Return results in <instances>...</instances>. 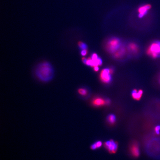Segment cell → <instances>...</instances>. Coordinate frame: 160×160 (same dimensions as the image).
<instances>
[{"label": "cell", "mask_w": 160, "mask_h": 160, "mask_svg": "<svg viewBox=\"0 0 160 160\" xmlns=\"http://www.w3.org/2000/svg\"><path fill=\"white\" fill-rule=\"evenodd\" d=\"M129 48L130 51L134 52H137L138 51L137 46L134 43H131L129 45Z\"/></svg>", "instance_id": "obj_12"}, {"label": "cell", "mask_w": 160, "mask_h": 160, "mask_svg": "<svg viewBox=\"0 0 160 160\" xmlns=\"http://www.w3.org/2000/svg\"><path fill=\"white\" fill-rule=\"evenodd\" d=\"M106 105H109L110 104V101L109 99H106Z\"/></svg>", "instance_id": "obj_18"}, {"label": "cell", "mask_w": 160, "mask_h": 160, "mask_svg": "<svg viewBox=\"0 0 160 160\" xmlns=\"http://www.w3.org/2000/svg\"><path fill=\"white\" fill-rule=\"evenodd\" d=\"M113 70L112 68L104 69L101 70L100 74L101 81L104 83H109L111 80V75L113 74Z\"/></svg>", "instance_id": "obj_4"}, {"label": "cell", "mask_w": 160, "mask_h": 160, "mask_svg": "<svg viewBox=\"0 0 160 160\" xmlns=\"http://www.w3.org/2000/svg\"><path fill=\"white\" fill-rule=\"evenodd\" d=\"M104 146L110 153H115L118 149V144L117 142L111 139L104 143Z\"/></svg>", "instance_id": "obj_5"}, {"label": "cell", "mask_w": 160, "mask_h": 160, "mask_svg": "<svg viewBox=\"0 0 160 160\" xmlns=\"http://www.w3.org/2000/svg\"><path fill=\"white\" fill-rule=\"evenodd\" d=\"M143 94V91L142 90H137V89H134L132 93V96L133 99L135 100L139 101L142 97Z\"/></svg>", "instance_id": "obj_9"}, {"label": "cell", "mask_w": 160, "mask_h": 160, "mask_svg": "<svg viewBox=\"0 0 160 160\" xmlns=\"http://www.w3.org/2000/svg\"><path fill=\"white\" fill-rule=\"evenodd\" d=\"M102 143L101 141H96L91 145L90 148L92 150H95L101 148L102 146Z\"/></svg>", "instance_id": "obj_11"}, {"label": "cell", "mask_w": 160, "mask_h": 160, "mask_svg": "<svg viewBox=\"0 0 160 160\" xmlns=\"http://www.w3.org/2000/svg\"><path fill=\"white\" fill-rule=\"evenodd\" d=\"M151 8L150 4H147L142 6L138 8V12L139 13L138 16L140 18H142L146 15L148 11Z\"/></svg>", "instance_id": "obj_7"}, {"label": "cell", "mask_w": 160, "mask_h": 160, "mask_svg": "<svg viewBox=\"0 0 160 160\" xmlns=\"http://www.w3.org/2000/svg\"><path fill=\"white\" fill-rule=\"evenodd\" d=\"M78 46H79V47L81 48V49H86L87 45L86 44H85L83 42H79L78 43Z\"/></svg>", "instance_id": "obj_15"}, {"label": "cell", "mask_w": 160, "mask_h": 160, "mask_svg": "<svg viewBox=\"0 0 160 160\" xmlns=\"http://www.w3.org/2000/svg\"><path fill=\"white\" fill-rule=\"evenodd\" d=\"M92 104L94 106H102L106 105V99H104L101 98H96L92 101Z\"/></svg>", "instance_id": "obj_8"}, {"label": "cell", "mask_w": 160, "mask_h": 160, "mask_svg": "<svg viewBox=\"0 0 160 160\" xmlns=\"http://www.w3.org/2000/svg\"><path fill=\"white\" fill-rule=\"evenodd\" d=\"M120 44L121 42L118 39L113 38L107 43V49L110 52H115L120 47Z\"/></svg>", "instance_id": "obj_3"}, {"label": "cell", "mask_w": 160, "mask_h": 160, "mask_svg": "<svg viewBox=\"0 0 160 160\" xmlns=\"http://www.w3.org/2000/svg\"><path fill=\"white\" fill-rule=\"evenodd\" d=\"M107 121L110 124H114L116 121V117L113 114H110L107 117Z\"/></svg>", "instance_id": "obj_10"}, {"label": "cell", "mask_w": 160, "mask_h": 160, "mask_svg": "<svg viewBox=\"0 0 160 160\" xmlns=\"http://www.w3.org/2000/svg\"><path fill=\"white\" fill-rule=\"evenodd\" d=\"M114 54V56L115 58H119L121 57L124 53L125 50L123 48L120 49L119 51H116Z\"/></svg>", "instance_id": "obj_13"}, {"label": "cell", "mask_w": 160, "mask_h": 160, "mask_svg": "<svg viewBox=\"0 0 160 160\" xmlns=\"http://www.w3.org/2000/svg\"><path fill=\"white\" fill-rule=\"evenodd\" d=\"M78 92L81 95L86 96L87 94L88 91L85 89L80 88L78 89Z\"/></svg>", "instance_id": "obj_14"}, {"label": "cell", "mask_w": 160, "mask_h": 160, "mask_svg": "<svg viewBox=\"0 0 160 160\" xmlns=\"http://www.w3.org/2000/svg\"><path fill=\"white\" fill-rule=\"evenodd\" d=\"M94 71L95 72H98V71H99V67L98 66H94Z\"/></svg>", "instance_id": "obj_19"}, {"label": "cell", "mask_w": 160, "mask_h": 160, "mask_svg": "<svg viewBox=\"0 0 160 160\" xmlns=\"http://www.w3.org/2000/svg\"><path fill=\"white\" fill-rule=\"evenodd\" d=\"M130 153L133 156L137 157L140 155V152L139 146L137 142H135L132 143L130 145Z\"/></svg>", "instance_id": "obj_6"}, {"label": "cell", "mask_w": 160, "mask_h": 160, "mask_svg": "<svg viewBox=\"0 0 160 160\" xmlns=\"http://www.w3.org/2000/svg\"><path fill=\"white\" fill-rule=\"evenodd\" d=\"M81 53L82 56H85L88 53V51L87 49H83L81 51Z\"/></svg>", "instance_id": "obj_16"}, {"label": "cell", "mask_w": 160, "mask_h": 160, "mask_svg": "<svg viewBox=\"0 0 160 160\" xmlns=\"http://www.w3.org/2000/svg\"><path fill=\"white\" fill-rule=\"evenodd\" d=\"M147 53L153 58H156L160 55V42H153L149 46L147 50Z\"/></svg>", "instance_id": "obj_2"}, {"label": "cell", "mask_w": 160, "mask_h": 160, "mask_svg": "<svg viewBox=\"0 0 160 160\" xmlns=\"http://www.w3.org/2000/svg\"><path fill=\"white\" fill-rule=\"evenodd\" d=\"M155 132L157 135L159 134V130H160V126H157L155 127Z\"/></svg>", "instance_id": "obj_17"}, {"label": "cell", "mask_w": 160, "mask_h": 160, "mask_svg": "<svg viewBox=\"0 0 160 160\" xmlns=\"http://www.w3.org/2000/svg\"><path fill=\"white\" fill-rule=\"evenodd\" d=\"M53 70L49 63L45 62L39 65L36 70V74L38 78L43 82L50 81L53 77Z\"/></svg>", "instance_id": "obj_1"}]
</instances>
